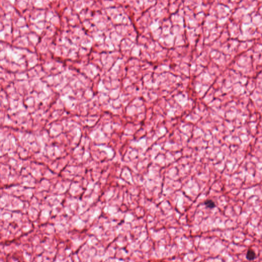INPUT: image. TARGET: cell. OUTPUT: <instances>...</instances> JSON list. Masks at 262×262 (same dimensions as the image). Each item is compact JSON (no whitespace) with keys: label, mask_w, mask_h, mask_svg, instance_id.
I'll return each mask as SVG.
<instances>
[{"label":"cell","mask_w":262,"mask_h":262,"mask_svg":"<svg viewBox=\"0 0 262 262\" xmlns=\"http://www.w3.org/2000/svg\"><path fill=\"white\" fill-rule=\"evenodd\" d=\"M256 255L254 251L253 250L249 249L246 254V259L249 260H254L256 259Z\"/></svg>","instance_id":"cell-1"},{"label":"cell","mask_w":262,"mask_h":262,"mask_svg":"<svg viewBox=\"0 0 262 262\" xmlns=\"http://www.w3.org/2000/svg\"><path fill=\"white\" fill-rule=\"evenodd\" d=\"M205 204L208 208H212L215 207V204L214 203V202L212 201V200H208L205 202Z\"/></svg>","instance_id":"cell-2"}]
</instances>
